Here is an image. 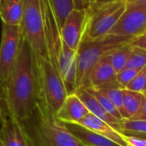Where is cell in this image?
Returning a JSON list of instances; mask_svg holds the SVG:
<instances>
[{
	"label": "cell",
	"instance_id": "cell-1",
	"mask_svg": "<svg viewBox=\"0 0 146 146\" xmlns=\"http://www.w3.org/2000/svg\"><path fill=\"white\" fill-rule=\"evenodd\" d=\"M5 113L21 121H27L38 103L34 54L22 38L16 61L0 97Z\"/></svg>",
	"mask_w": 146,
	"mask_h": 146
},
{
	"label": "cell",
	"instance_id": "cell-2",
	"mask_svg": "<svg viewBox=\"0 0 146 146\" xmlns=\"http://www.w3.org/2000/svg\"><path fill=\"white\" fill-rule=\"evenodd\" d=\"M34 146H83L54 114L37 103L32 115L25 121Z\"/></svg>",
	"mask_w": 146,
	"mask_h": 146
},
{
	"label": "cell",
	"instance_id": "cell-3",
	"mask_svg": "<svg viewBox=\"0 0 146 146\" xmlns=\"http://www.w3.org/2000/svg\"><path fill=\"white\" fill-rule=\"evenodd\" d=\"M134 38L108 34L101 38H83L77 50V88L86 87L89 74L95 65L116 48L131 43Z\"/></svg>",
	"mask_w": 146,
	"mask_h": 146
},
{
	"label": "cell",
	"instance_id": "cell-4",
	"mask_svg": "<svg viewBox=\"0 0 146 146\" xmlns=\"http://www.w3.org/2000/svg\"><path fill=\"white\" fill-rule=\"evenodd\" d=\"M38 102L56 115L68 95L59 69L50 60L35 57Z\"/></svg>",
	"mask_w": 146,
	"mask_h": 146
},
{
	"label": "cell",
	"instance_id": "cell-5",
	"mask_svg": "<svg viewBox=\"0 0 146 146\" xmlns=\"http://www.w3.org/2000/svg\"><path fill=\"white\" fill-rule=\"evenodd\" d=\"M20 28L22 38L30 45L34 56L49 60L46 38L44 0H22Z\"/></svg>",
	"mask_w": 146,
	"mask_h": 146
},
{
	"label": "cell",
	"instance_id": "cell-6",
	"mask_svg": "<svg viewBox=\"0 0 146 146\" xmlns=\"http://www.w3.org/2000/svg\"><path fill=\"white\" fill-rule=\"evenodd\" d=\"M126 9V0L102 6H89V18L83 38L94 40L109 34Z\"/></svg>",
	"mask_w": 146,
	"mask_h": 146
},
{
	"label": "cell",
	"instance_id": "cell-7",
	"mask_svg": "<svg viewBox=\"0 0 146 146\" xmlns=\"http://www.w3.org/2000/svg\"><path fill=\"white\" fill-rule=\"evenodd\" d=\"M146 32V0H126V9L109 34L135 38Z\"/></svg>",
	"mask_w": 146,
	"mask_h": 146
},
{
	"label": "cell",
	"instance_id": "cell-8",
	"mask_svg": "<svg viewBox=\"0 0 146 146\" xmlns=\"http://www.w3.org/2000/svg\"><path fill=\"white\" fill-rule=\"evenodd\" d=\"M22 42L20 26L2 23L0 42V91L5 86L12 68L16 61Z\"/></svg>",
	"mask_w": 146,
	"mask_h": 146
},
{
	"label": "cell",
	"instance_id": "cell-9",
	"mask_svg": "<svg viewBox=\"0 0 146 146\" xmlns=\"http://www.w3.org/2000/svg\"><path fill=\"white\" fill-rule=\"evenodd\" d=\"M89 18V8H76L65 18L60 28L64 43L77 51L85 33Z\"/></svg>",
	"mask_w": 146,
	"mask_h": 146
},
{
	"label": "cell",
	"instance_id": "cell-10",
	"mask_svg": "<svg viewBox=\"0 0 146 146\" xmlns=\"http://www.w3.org/2000/svg\"><path fill=\"white\" fill-rule=\"evenodd\" d=\"M3 146H34L23 121L5 115L0 126Z\"/></svg>",
	"mask_w": 146,
	"mask_h": 146
},
{
	"label": "cell",
	"instance_id": "cell-11",
	"mask_svg": "<svg viewBox=\"0 0 146 146\" xmlns=\"http://www.w3.org/2000/svg\"><path fill=\"white\" fill-rule=\"evenodd\" d=\"M89 113L83 101L73 92L67 95L55 115L62 122L78 123Z\"/></svg>",
	"mask_w": 146,
	"mask_h": 146
},
{
	"label": "cell",
	"instance_id": "cell-12",
	"mask_svg": "<svg viewBox=\"0 0 146 146\" xmlns=\"http://www.w3.org/2000/svg\"><path fill=\"white\" fill-rule=\"evenodd\" d=\"M116 72L114 71L110 59V53L104 56L92 68L86 87L102 88L117 82Z\"/></svg>",
	"mask_w": 146,
	"mask_h": 146
},
{
	"label": "cell",
	"instance_id": "cell-13",
	"mask_svg": "<svg viewBox=\"0 0 146 146\" xmlns=\"http://www.w3.org/2000/svg\"><path fill=\"white\" fill-rule=\"evenodd\" d=\"M74 92L83 101V103L84 104V105L86 106L89 113H91L92 115H96V117L107 122L116 131L121 133L122 120H118L113 115H111L101 105V104L96 100V98L87 90V88L83 87V86L77 87Z\"/></svg>",
	"mask_w": 146,
	"mask_h": 146
},
{
	"label": "cell",
	"instance_id": "cell-14",
	"mask_svg": "<svg viewBox=\"0 0 146 146\" xmlns=\"http://www.w3.org/2000/svg\"><path fill=\"white\" fill-rule=\"evenodd\" d=\"M78 124L111 139L120 145L127 146L126 142L123 139V133L116 131L107 122L92 115L91 113H89L85 117H83L78 122Z\"/></svg>",
	"mask_w": 146,
	"mask_h": 146
},
{
	"label": "cell",
	"instance_id": "cell-15",
	"mask_svg": "<svg viewBox=\"0 0 146 146\" xmlns=\"http://www.w3.org/2000/svg\"><path fill=\"white\" fill-rule=\"evenodd\" d=\"M65 125L83 146H121L78 123H65Z\"/></svg>",
	"mask_w": 146,
	"mask_h": 146
},
{
	"label": "cell",
	"instance_id": "cell-16",
	"mask_svg": "<svg viewBox=\"0 0 146 146\" xmlns=\"http://www.w3.org/2000/svg\"><path fill=\"white\" fill-rule=\"evenodd\" d=\"M22 17V0H5L0 4L2 23L20 26Z\"/></svg>",
	"mask_w": 146,
	"mask_h": 146
},
{
	"label": "cell",
	"instance_id": "cell-17",
	"mask_svg": "<svg viewBox=\"0 0 146 146\" xmlns=\"http://www.w3.org/2000/svg\"><path fill=\"white\" fill-rule=\"evenodd\" d=\"M122 92L125 119H129L139 112L145 96L142 92L130 91L126 88L122 89Z\"/></svg>",
	"mask_w": 146,
	"mask_h": 146
},
{
	"label": "cell",
	"instance_id": "cell-18",
	"mask_svg": "<svg viewBox=\"0 0 146 146\" xmlns=\"http://www.w3.org/2000/svg\"><path fill=\"white\" fill-rule=\"evenodd\" d=\"M133 49V46L131 43H128L116 48L110 53L111 63L116 74L125 68L126 64L132 54Z\"/></svg>",
	"mask_w": 146,
	"mask_h": 146
},
{
	"label": "cell",
	"instance_id": "cell-19",
	"mask_svg": "<svg viewBox=\"0 0 146 146\" xmlns=\"http://www.w3.org/2000/svg\"><path fill=\"white\" fill-rule=\"evenodd\" d=\"M96 89V88H95ZM123 87L118 83L112 84L110 86L102 87V88H97L102 94L106 96L117 108V110L121 114L123 119H125V113L123 109V92H122Z\"/></svg>",
	"mask_w": 146,
	"mask_h": 146
},
{
	"label": "cell",
	"instance_id": "cell-20",
	"mask_svg": "<svg viewBox=\"0 0 146 146\" xmlns=\"http://www.w3.org/2000/svg\"><path fill=\"white\" fill-rule=\"evenodd\" d=\"M52 8L55 13L59 27L61 28L63 22L65 21L70 12L77 8L76 0H49Z\"/></svg>",
	"mask_w": 146,
	"mask_h": 146
},
{
	"label": "cell",
	"instance_id": "cell-21",
	"mask_svg": "<svg viewBox=\"0 0 146 146\" xmlns=\"http://www.w3.org/2000/svg\"><path fill=\"white\" fill-rule=\"evenodd\" d=\"M87 90L96 98V100L101 104V105L114 117H115L118 120H123V117L120 111L117 110V108L114 106V104L103 94H102L98 90L93 88V87H85Z\"/></svg>",
	"mask_w": 146,
	"mask_h": 146
},
{
	"label": "cell",
	"instance_id": "cell-22",
	"mask_svg": "<svg viewBox=\"0 0 146 146\" xmlns=\"http://www.w3.org/2000/svg\"><path fill=\"white\" fill-rule=\"evenodd\" d=\"M146 66V50L133 46L132 54L126 64L125 68L141 70Z\"/></svg>",
	"mask_w": 146,
	"mask_h": 146
},
{
	"label": "cell",
	"instance_id": "cell-23",
	"mask_svg": "<svg viewBox=\"0 0 146 146\" xmlns=\"http://www.w3.org/2000/svg\"><path fill=\"white\" fill-rule=\"evenodd\" d=\"M121 133H135L146 135V120L123 119Z\"/></svg>",
	"mask_w": 146,
	"mask_h": 146
},
{
	"label": "cell",
	"instance_id": "cell-24",
	"mask_svg": "<svg viewBox=\"0 0 146 146\" xmlns=\"http://www.w3.org/2000/svg\"><path fill=\"white\" fill-rule=\"evenodd\" d=\"M127 90L137 92H144L146 89V66L142 68L136 76L129 82V84L125 87Z\"/></svg>",
	"mask_w": 146,
	"mask_h": 146
},
{
	"label": "cell",
	"instance_id": "cell-25",
	"mask_svg": "<svg viewBox=\"0 0 146 146\" xmlns=\"http://www.w3.org/2000/svg\"><path fill=\"white\" fill-rule=\"evenodd\" d=\"M139 71L140 70L134 68H123L121 71L117 73L116 80L123 88H125Z\"/></svg>",
	"mask_w": 146,
	"mask_h": 146
},
{
	"label": "cell",
	"instance_id": "cell-26",
	"mask_svg": "<svg viewBox=\"0 0 146 146\" xmlns=\"http://www.w3.org/2000/svg\"><path fill=\"white\" fill-rule=\"evenodd\" d=\"M123 139L129 146H146L145 139L126 134H123Z\"/></svg>",
	"mask_w": 146,
	"mask_h": 146
},
{
	"label": "cell",
	"instance_id": "cell-27",
	"mask_svg": "<svg viewBox=\"0 0 146 146\" xmlns=\"http://www.w3.org/2000/svg\"><path fill=\"white\" fill-rule=\"evenodd\" d=\"M131 44L133 46L139 47L144 50H146V32L139 36L135 37L131 42Z\"/></svg>",
	"mask_w": 146,
	"mask_h": 146
},
{
	"label": "cell",
	"instance_id": "cell-28",
	"mask_svg": "<svg viewBox=\"0 0 146 146\" xmlns=\"http://www.w3.org/2000/svg\"><path fill=\"white\" fill-rule=\"evenodd\" d=\"M129 119H133V120H146V98L145 97L143 101H142V104L141 107L139 110V112L132 118Z\"/></svg>",
	"mask_w": 146,
	"mask_h": 146
},
{
	"label": "cell",
	"instance_id": "cell-29",
	"mask_svg": "<svg viewBox=\"0 0 146 146\" xmlns=\"http://www.w3.org/2000/svg\"><path fill=\"white\" fill-rule=\"evenodd\" d=\"M116 1H120V0H90V5L89 6H102L104 4H108V3H111Z\"/></svg>",
	"mask_w": 146,
	"mask_h": 146
},
{
	"label": "cell",
	"instance_id": "cell-30",
	"mask_svg": "<svg viewBox=\"0 0 146 146\" xmlns=\"http://www.w3.org/2000/svg\"><path fill=\"white\" fill-rule=\"evenodd\" d=\"M77 8H89L90 5V0H76Z\"/></svg>",
	"mask_w": 146,
	"mask_h": 146
},
{
	"label": "cell",
	"instance_id": "cell-31",
	"mask_svg": "<svg viewBox=\"0 0 146 146\" xmlns=\"http://www.w3.org/2000/svg\"><path fill=\"white\" fill-rule=\"evenodd\" d=\"M6 113L4 111V109L3 107V104H2V102H1V99H0V126H1V123H2V121L3 119L4 118Z\"/></svg>",
	"mask_w": 146,
	"mask_h": 146
},
{
	"label": "cell",
	"instance_id": "cell-32",
	"mask_svg": "<svg viewBox=\"0 0 146 146\" xmlns=\"http://www.w3.org/2000/svg\"><path fill=\"white\" fill-rule=\"evenodd\" d=\"M143 94H144V96H145V97L146 98V90L145 91V92H143Z\"/></svg>",
	"mask_w": 146,
	"mask_h": 146
},
{
	"label": "cell",
	"instance_id": "cell-33",
	"mask_svg": "<svg viewBox=\"0 0 146 146\" xmlns=\"http://www.w3.org/2000/svg\"><path fill=\"white\" fill-rule=\"evenodd\" d=\"M3 1H5V0H0V4H1V3H2L3 2Z\"/></svg>",
	"mask_w": 146,
	"mask_h": 146
},
{
	"label": "cell",
	"instance_id": "cell-34",
	"mask_svg": "<svg viewBox=\"0 0 146 146\" xmlns=\"http://www.w3.org/2000/svg\"><path fill=\"white\" fill-rule=\"evenodd\" d=\"M0 146H3V145H2V143H1V141H0Z\"/></svg>",
	"mask_w": 146,
	"mask_h": 146
},
{
	"label": "cell",
	"instance_id": "cell-35",
	"mask_svg": "<svg viewBox=\"0 0 146 146\" xmlns=\"http://www.w3.org/2000/svg\"><path fill=\"white\" fill-rule=\"evenodd\" d=\"M127 146H129V145H127Z\"/></svg>",
	"mask_w": 146,
	"mask_h": 146
},
{
	"label": "cell",
	"instance_id": "cell-36",
	"mask_svg": "<svg viewBox=\"0 0 146 146\" xmlns=\"http://www.w3.org/2000/svg\"><path fill=\"white\" fill-rule=\"evenodd\" d=\"M145 90H146V89H145Z\"/></svg>",
	"mask_w": 146,
	"mask_h": 146
}]
</instances>
